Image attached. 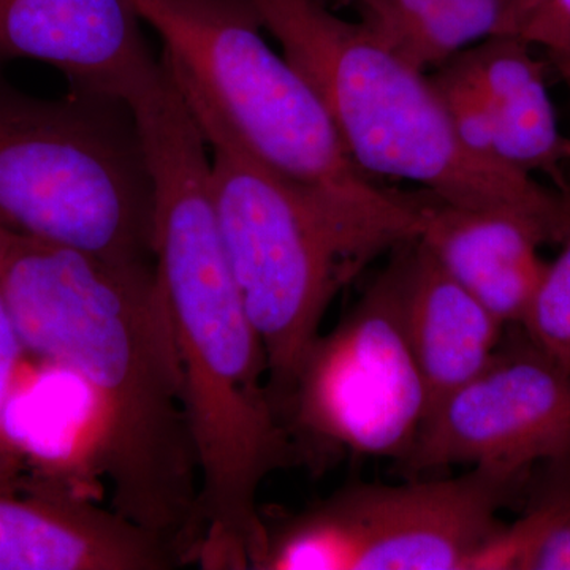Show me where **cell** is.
<instances>
[{"label":"cell","instance_id":"cell-1","mask_svg":"<svg viewBox=\"0 0 570 570\" xmlns=\"http://www.w3.org/2000/svg\"><path fill=\"white\" fill-rule=\"evenodd\" d=\"M0 291L24 351L88 389L111 509L195 564L200 472L156 264H112L0 224Z\"/></svg>","mask_w":570,"mask_h":570},{"label":"cell","instance_id":"cell-2","mask_svg":"<svg viewBox=\"0 0 570 570\" xmlns=\"http://www.w3.org/2000/svg\"><path fill=\"white\" fill-rule=\"evenodd\" d=\"M138 126L154 179L157 279L200 472L197 564L253 569L266 538L258 493L298 449L273 403L268 356L225 255L204 134L178 99L149 105Z\"/></svg>","mask_w":570,"mask_h":570},{"label":"cell","instance_id":"cell-3","mask_svg":"<svg viewBox=\"0 0 570 570\" xmlns=\"http://www.w3.org/2000/svg\"><path fill=\"white\" fill-rule=\"evenodd\" d=\"M284 58L313 88L344 148L371 178L417 184L460 208L531 217L553 243L570 235V197L464 148L430 73L363 22L318 0H250Z\"/></svg>","mask_w":570,"mask_h":570},{"label":"cell","instance_id":"cell-4","mask_svg":"<svg viewBox=\"0 0 570 570\" xmlns=\"http://www.w3.org/2000/svg\"><path fill=\"white\" fill-rule=\"evenodd\" d=\"M175 80L213 151L212 193L220 238L264 343L268 389L283 419L296 373L321 336L333 299L371 262L415 239L390 225L340 212L285 183L243 148L202 94Z\"/></svg>","mask_w":570,"mask_h":570},{"label":"cell","instance_id":"cell-5","mask_svg":"<svg viewBox=\"0 0 570 570\" xmlns=\"http://www.w3.org/2000/svg\"><path fill=\"white\" fill-rule=\"evenodd\" d=\"M175 77L202 94L255 160L325 205L422 235L426 197L356 167L305 78L262 37L250 0H130Z\"/></svg>","mask_w":570,"mask_h":570},{"label":"cell","instance_id":"cell-6","mask_svg":"<svg viewBox=\"0 0 570 570\" xmlns=\"http://www.w3.org/2000/svg\"><path fill=\"white\" fill-rule=\"evenodd\" d=\"M0 224L112 264H156L154 179L132 107L41 99L0 69Z\"/></svg>","mask_w":570,"mask_h":570},{"label":"cell","instance_id":"cell-7","mask_svg":"<svg viewBox=\"0 0 570 570\" xmlns=\"http://www.w3.org/2000/svg\"><path fill=\"white\" fill-rule=\"evenodd\" d=\"M521 480L475 466L453 479L362 483L268 527L255 570H475Z\"/></svg>","mask_w":570,"mask_h":570},{"label":"cell","instance_id":"cell-8","mask_svg":"<svg viewBox=\"0 0 570 570\" xmlns=\"http://www.w3.org/2000/svg\"><path fill=\"white\" fill-rule=\"evenodd\" d=\"M415 242L393 250L351 313L307 351L283 412L294 442L400 463L411 452L428 409L403 318Z\"/></svg>","mask_w":570,"mask_h":570},{"label":"cell","instance_id":"cell-9","mask_svg":"<svg viewBox=\"0 0 570 570\" xmlns=\"http://www.w3.org/2000/svg\"><path fill=\"white\" fill-rule=\"evenodd\" d=\"M569 456L570 371L524 336L499 346L428 415L401 464L411 472L469 464L523 480L532 464Z\"/></svg>","mask_w":570,"mask_h":570},{"label":"cell","instance_id":"cell-10","mask_svg":"<svg viewBox=\"0 0 570 570\" xmlns=\"http://www.w3.org/2000/svg\"><path fill=\"white\" fill-rule=\"evenodd\" d=\"M130 0H0V69L32 59L130 104L163 70Z\"/></svg>","mask_w":570,"mask_h":570},{"label":"cell","instance_id":"cell-11","mask_svg":"<svg viewBox=\"0 0 570 570\" xmlns=\"http://www.w3.org/2000/svg\"><path fill=\"white\" fill-rule=\"evenodd\" d=\"M187 562L167 540L62 483L0 485V570H170Z\"/></svg>","mask_w":570,"mask_h":570},{"label":"cell","instance_id":"cell-12","mask_svg":"<svg viewBox=\"0 0 570 570\" xmlns=\"http://www.w3.org/2000/svg\"><path fill=\"white\" fill-rule=\"evenodd\" d=\"M420 242L502 324L520 325L547 268L539 247L553 238L523 214L460 208L431 195Z\"/></svg>","mask_w":570,"mask_h":570},{"label":"cell","instance_id":"cell-13","mask_svg":"<svg viewBox=\"0 0 570 570\" xmlns=\"http://www.w3.org/2000/svg\"><path fill=\"white\" fill-rule=\"evenodd\" d=\"M534 50L519 36L493 37L445 63L489 99L499 163L534 178L547 176L558 193L570 197L568 137L558 126L546 62Z\"/></svg>","mask_w":570,"mask_h":570},{"label":"cell","instance_id":"cell-14","mask_svg":"<svg viewBox=\"0 0 570 570\" xmlns=\"http://www.w3.org/2000/svg\"><path fill=\"white\" fill-rule=\"evenodd\" d=\"M403 318L426 389V417L485 370L505 326L438 264L420 239L409 257Z\"/></svg>","mask_w":570,"mask_h":570},{"label":"cell","instance_id":"cell-15","mask_svg":"<svg viewBox=\"0 0 570 570\" xmlns=\"http://www.w3.org/2000/svg\"><path fill=\"white\" fill-rule=\"evenodd\" d=\"M570 570V456L547 461L530 502L502 527L478 570Z\"/></svg>","mask_w":570,"mask_h":570},{"label":"cell","instance_id":"cell-16","mask_svg":"<svg viewBox=\"0 0 570 570\" xmlns=\"http://www.w3.org/2000/svg\"><path fill=\"white\" fill-rule=\"evenodd\" d=\"M519 326L532 346L570 371V236L561 243L558 257L547 264Z\"/></svg>","mask_w":570,"mask_h":570},{"label":"cell","instance_id":"cell-17","mask_svg":"<svg viewBox=\"0 0 570 570\" xmlns=\"http://www.w3.org/2000/svg\"><path fill=\"white\" fill-rule=\"evenodd\" d=\"M24 346L9 305L0 291V485L21 487L28 468L26 460L14 444L9 428L11 400L17 392L18 371H20Z\"/></svg>","mask_w":570,"mask_h":570},{"label":"cell","instance_id":"cell-18","mask_svg":"<svg viewBox=\"0 0 570 570\" xmlns=\"http://www.w3.org/2000/svg\"><path fill=\"white\" fill-rule=\"evenodd\" d=\"M520 37L546 52L570 89V0H531Z\"/></svg>","mask_w":570,"mask_h":570},{"label":"cell","instance_id":"cell-19","mask_svg":"<svg viewBox=\"0 0 570 570\" xmlns=\"http://www.w3.org/2000/svg\"><path fill=\"white\" fill-rule=\"evenodd\" d=\"M358 13L360 22L387 43L444 0H337Z\"/></svg>","mask_w":570,"mask_h":570},{"label":"cell","instance_id":"cell-20","mask_svg":"<svg viewBox=\"0 0 570 570\" xmlns=\"http://www.w3.org/2000/svg\"><path fill=\"white\" fill-rule=\"evenodd\" d=\"M318 2L324 3V6L332 7L333 3L337 2V0H318Z\"/></svg>","mask_w":570,"mask_h":570},{"label":"cell","instance_id":"cell-21","mask_svg":"<svg viewBox=\"0 0 570 570\" xmlns=\"http://www.w3.org/2000/svg\"><path fill=\"white\" fill-rule=\"evenodd\" d=\"M530 6H531V0H524V7H527V14H528V10H530ZM527 21V20H524Z\"/></svg>","mask_w":570,"mask_h":570},{"label":"cell","instance_id":"cell-22","mask_svg":"<svg viewBox=\"0 0 570 570\" xmlns=\"http://www.w3.org/2000/svg\"><path fill=\"white\" fill-rule=\"evenodd\" d=\"M568 157H569V164H570V135L568 137Z\"/></svg>","mask_w":570,"mask_h":570}]
</instances>
